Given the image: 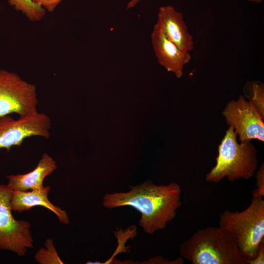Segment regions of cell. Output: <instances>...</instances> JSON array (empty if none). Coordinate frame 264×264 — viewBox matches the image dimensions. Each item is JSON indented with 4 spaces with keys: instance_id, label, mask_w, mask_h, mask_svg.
<instances>
[{
    "instance_id": "6",
    "label": "cell",
    "mask_w": 264,
    "mask_h": 264,
    "mask_svg": "<svg viewBox=\"0 0 264 264\" xmlns=\"http://www.w3.org/2000/svg\"><path fill=\"white\" fill-rule=\"evenodd\" d=\"M12 192L6 185L0 184V249L23 256L28 248L34 247L31 224L13 217L10 206Z\"/></svg>"
},
{
    "instance_id": "14",
    "label": "cell",
    "mask_w": 264,
    "mask_h": 264,
    "mask_svg": "<svg viewBox=\"0 0 264 264\" xmlns=\"http://www.w3.org/2000/svg\"><path fill=\"white\" fill-rule=\"evenodd\" d=\"M45 248H41L35 254L36 261L41 264H63L58 255L52 239H47L44 242Z\"/></svg>"
},
{
    "instance_id": "17",
    "label": "cell",
    "mask_w": 264,
    "mask_h": 264,
    "mask_svg": "<svg viewBox=\"0 0 264 264\" xmlns=\"http://www.w3.org/2000/svg\"><path fill=\"white\" fill-rule=\"evenodd\" d=\"M43 7L46 11L52 12L54 11L62 0H33Z\"/></svg>"
},
{
    "instance_id": "2",
    "label": "cell",
    "mask_w": 264,
    "mask_h": 264,
    "mask_svg": "<svg viewBox=\"0 0 264 264\" xmlns=\"http://www.w3.org/2000/svg\"><path fill=\"white\" fill-rule=\"evenodd\" d=\"M179 253L193 264H248L231 235L219 226L197 230L180 244Z\"/></svg>"
},
{
    "instance_id": "10",
    "label": "cell",
    "mask_w": 264,
    "mask_h": 264,
    "mask_svg": "<svg viewBox=\"0 0 264 264\" xmlns=\"http://www.w3.org/2000/svg\"><path fill=\"white\" fill-rule=\"evenodd\" d=\"M158 23L167 37L180 49L190 52L194 49V41L189 32L182 13L171 5L161 6L157 14Z\"/></svg>"
},
{
    "instance_id": "16",
    "label": "cell",
    "mask_w": 264,
    "mask_h": 264,
    "mask_svg": "<svg viewBox=\"0 0 264 264\" xmlns=\"http://www.w3.org/2000/svg\"><path fill=\"white\" fill-rule=\"evenodd\" d=\"M256 189L253 191V198L264 196V165L262 164L256 174Z\"/></svg>"
},
{
    "instance_id": "3",
    "label": "cell",
    "mask_w": 264,
    "mask_h": 264,
    "mask_svg": "<svg viewBox=\"0 0 264 264\" xmlns=\"http://www.w3.org/2000/svg\"><path fill=\"white\" fill-rule=\"evenodd\" d=\"M237 136L229 126L219 145L216 165L206 175L207 182L248 179L254 175L259 163L257 150L251 140L238 143Z\"/></svg>"
},
{
    "instance_id": "4",
    "label": "cell",
    "mask_w": 264,
    "mask_h": 264,
    "mask_svg": "<svg viewBox=\"0 0 264 264\" xmlns=\"http://www.w3.org/2000/svg\"><path fill=\"white\" fill-rule=\"evenodd\" d=\"M219 222V226L231 235L242 255L247 260L254 259L260 242L264 241L263 197L253 198L243 211H224Z\"/></svg>"
},
{
    "instance_id": "18",
    "label": "cell",
    "mask_w": 264,
    "mask_h": 264,
    "mask_svg": "<svg viewBox=\"0 0 264 264\" xmlns=\"http://www.w3.org/2000/svg\"><path fill=\"white\" fill-rule=\"evenodd\" d=\"M248 264H264V241L260 242L256 256L253 259L248 260Z\"/></svg>"
},
{
    "instance_id": "12",
    "label": "cell",
    "mask_w": 264,
    "mask_h": 264,
    "mask_svg": "<svg viewBox=\"0 0 264 264\" xmlns=\"http://www.w3.org/2000/svg\"><path fill=\"white\" fill-rule=\"evenodd\" d=\"M57 168L55 160L46 153H44L36 167L25 174L10 175L7 176L6 185L11 191H27L44 187L43 181Z\"/></svg>"
},
{
    "instance_id": "1",
    "label": "cell",
    "mask_w": 264,
    "mask_h": 264,
    "mask_svg": "<svg viewBox=\"0 0 264 264\" xmlns=\"http://www.w3.org/2000/svg\"><path fill=\"white\" fill-rule=\"evenodd\" d=\"M181 189L176 183L156 185L151 181L131 187L127 192L106 194L103 205L112 209L130 206L141 214L139 225L148 234L167 226L174 219L180 207Z\"/></svg>"
},
{
    "instance_id": "8",
    "label": "cell",
    "mask_w": 264,
    "mask_h": 264,
    "mask_svg": "<svg viewBox=\"0 0 264 264\" xmlns=\"http://www.w3.org/2000/svg\"><path fill=\"white\" fill-rule=\"evenodd\" d=\"M222 114L233 127L240 142L252 139L264 141V119L242 95L228 102Z\"/></svg>"
},
{
    "instance_id": "5",
    "label": "cell",
    "mask_w": 264,
    "mask_h": 264,
    "mask_svg": "<svg viewBox=\"0 0 264 264\" xmlns=\"http://www.w3.org/2000/svg\"><path fill=\"white\" fill-rule=\"evenodd\" d=\"M36 86L17 73L0 69V118L15 113L25 117L38 112Z\"/></svg>"
},
{
    "instance_id": "11",
    "label": "cell",
    "mask_w": 264,
    "mask_h": 264,
    "mask_svg": "<svg viewBox=\"0 0 264 264\" xmlns=\"http://www.w3.org/2000/svg\"><path fill=\"white\" fill-rule=\"evenodd\" d=\"M50 190V187L47 186L29 191H12L10 201L11 210L22 212L36 206H42L53 212L61 222L68 224L69 219L66 212L49 200L48 194Z\"/></svg>"
},
{
    "instance_id": "15",
    "label": "cell",
    "mask_w": 264,
    "mask_h": 264,
    "mask_svg": "<svg viewBox=\"0 0 264 264\" xmlns=\"http://www.w3.org/2000/svg\"><path fill=\"white\" fill-rule=\"evenodd\" d=\"M250 102L264 119V87L262 84H252Z\"/></svg>"
},
{
    "instance_id": "13",
    "label": "cell",
    "mask_w": 264,
    "mask_h": 264,
    "mask_svg": "<svg viewBox=\"0 0 264 264\" xmlns=\"http://www.w3.org/2000/svg\"><path fill=\"white\" fill-rule=\"evenodd\" d=\"M9 4L22 12L32 22H39L44 17L46 11L33 0H8Z\"/></svg>"
},
{
    "instance_id": "19",
    "label": "cell",
    "mask_w": 264,
    "mask_h": 264,
    "mask_svg": "<svg viewBox=\"0 0 264 264\" xmlns=\"http://www.w3.org/2000/svg\"><path fill=\"white\" fill-rule=\"evenodd\" d=\"M141 0H131L127 4V9L134 7Z\"/></svg>"
},
{
    "instance_id": "9",
    "label": "cell",
    "mask_w": 264,
    "mask_h": 264,
    "mask_svg": "<svg viewBox=\"0 0 264 264\" xmlns=\"http://www.w3.org/2000/svg\"><path fill=\"white\" fill-rule=\"evenodd\" d=\"M151 39L159 64L167 71L173 72L177 78L181 77L184 66L191 58L189 52L180 49L170 40L157 22L154 26Z\"/></svg>"
},
{
    "instance_id": "7",
    "label": "cell",
    "mask_w": 264,
    "mask_h": 264,
    "mask_svg": "<svg viewBox=\"0 0 264 264\" xmlns=\"http://www.w3.org/2000/svg\"><path fill=\"white\" fill-rule=\"evenodd\" d=\"M51 121L44 113L14 119L9 115L0 118V149L9 151L13 146H19L24 139L33 136L48 139Z\"/></svg>"
}]
</instances>
